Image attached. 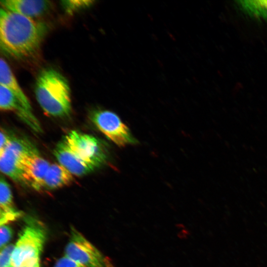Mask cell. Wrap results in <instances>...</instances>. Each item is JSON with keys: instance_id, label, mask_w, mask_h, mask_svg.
Listing matches in <instances>:
<instances>
[{"instance_id": "obj_1", "label": "cell", "mask_w": 267, "mask_h": 267, "mask_svg": "<svg viewBox=\"0 0 267 267\" xmlns=\"http://www.w3.org/2000/svg\"><path fill=\"white\" fill-rule=\"evenodd\" d=\"M47 25L3 7L0 10V45L6 54L15 58L32 56L39 49Z\"/></svg>"}, {"instance_id": "obj_2", "label": "cell", "mask_w": 267, "mask_h": 267, "mask_svg": "<svg viewBox=\"0 0 267 267\" xmlns=\"http://www.w3.org/2000/svg\"><path fill=\"white\" fill-rule=\"evenodd\" d=\"M37 100L47 114L64 117L71 111V90L67 79L52 68L43 69L35 83Z\"/></svg>"}, {"instance_id": "obj_3", "label": "cell", "mask_w": 267, "mask_h": 267, "mask_svg": "<svg viewBox=\"0 0 267 267\" xmlns=\"http://www.w3.org/2000/svg\"><path fill=\"white\" fill-rule=\"evenodd\" d=\"M46 238L44 225L28 219L19 234L11 260V267H41L40 255Z\"/></svg>"}, {"instance_id": "obj_4", "label": "cell", "mask_w": 267, "mask_h": 267, "mask_svg": "<svg viewBox=\"0 0 267 267\" xmlns=\"http://www.w3.org/2000/svg\"><path fill=\"white\" fill-rule=\"evenodd\" d=\"M39 153L28 139L13 136L0 152V169L2 173L17 182H22L23 162L29 155Z\"/></svg>"}, {"instance_id": "obj_5", "label": "cell", "mask_w": 267, "mask_h": 267, "mask_svg": "<svg viewBox=\"0 0 267 267\" xmlns=\"http://www.w3.org/2000/svg\"><path fill=\"white\" fill-rule=\"evenodd\" d=\"M70 237L65 256L86 267H113L110 260L73 227Z\"/></svg>"}, {"instance_id": "obj_6", "label": "cell", "mask_w": 267, "mask_h": 267, "mask_svg": "<svg viewBox=\"0 0 267 267\" xmlns=\"http://www.w3.org/2000/svg\"><path fill=\"white\" fill-rule=\"evenodd\" d=\"M63 139L80 158L95 168L106 162L107 158L106 147L94 136L72 131Z\"/></svg>"}, {"instance_id": "obj_7", "label": "cell", "mask_w": 267, "mask_h": 267, "mask_svg": "<svg viewBox=\"0 0 267 267\" xmlns=\"http://www.w3.org/2000/svg\"><path fill=\"white\" fill-rule=\"evenodd\" d=\"M90 119L102 134L117 145L125 146L135 142L128 127L115 113L96 109L91 111Z\"/></svg>"}, {"instance_id": "obj_8", "label": "cell", "mask_w": 267, "mask_h": 267, "mask_svg": "<svg viewBox=\"0 0 267 267\" xmlns=\"http://www.w3.org/2000/svg\"><path fill=\"white\" fill-rule=\"evenodd\" d=\"M0 108L1 110L15 112L33 131L37 133L42 132L40 123L33 112L28 110L14 93L2 85H0Z\"/></svg>"}, {"instance_id": "obj_9", "label": "cell", "mask_w": 267, "mask_h": 267, "mask_svg": "<svg viewBox=\"0 0 267 267\" xmlns=\"http://www.w3.org/2000/svg\"><path fill=\"white\" fill-rule=\"evenodd\" d=\"M50 164L39 153L26 157L23 162L22 182L36 190L43 188L45 176Z\"/></svg>"}, {"instance_id": "obj_10", "label": "cell", "mask_w": 267, "mask_h": 267, "mask_svg": "<svg viewBox=\"0 0 267 267\" xmlns=\"http://www.w3.org/2000/svg\"><path fill=\"white\" fill-rule=\"evenodd\" d=\"M53 154L59 164L73 175L82 176L93 171L95 167L80 158L63 139L53 150Z\"/></svg>"}, {"instance_id": "obj_11", "label": "cell", "mask_w": 267, "mask_h": 267, "mask_svg": "<svg viewBox=\"0 0 267 267\" xmlns=\"http://www.w3.org/2000/svg\"><path fill=\"white\" fill-rule=\"evenodd\" d=\"M0 2L2 7L31 18L44 15L52 5L48 0H1Z\"/></svg>"}, {"instance_id": "obj_12", "label": "cell", "mask_w": 267, "mask_h": 267, "mask_svg": "<svg viewBox=\"0 0 267 267\" xmlns=\"http://www.w3.org/2000/svg\"><path fill=\"white\" fill-rule=\"evenodd\" d=\"M0 85L8 88L28 110L33 112L28 98L21 88L9 66L2 58L0 60Z\"/></svg>"}, {"instance_id": "obj_13", "label": "cell", "mask_w": 267, "mask_h": 267, "mask_svg": "<svg viewBox=\"0 0 267 267\" xmlns=\"http://www.w3.org/2000/svg\"><path fill=\"white\" fill-rule=\"evenodd\" d=\"M73 180V175L58 164L50 165L43 182V188L52 190L68 185Z\"/></svg>"}, {"instance_id": "obj_14", "label": "cell", "mask_w": 267, "mask_h": 267, "mask_svg": "<svg viewBox=\"0 0 267 267\" xmlns=\"http://www.w3.org/2000/svg\"><path fill=\"white\" fill-rule=\"evenodd\" d=\"M240 7L248 14L267 20V0L238 1Z\"/></svg>"}, {"instance_id": "obj_15", "label": "cell", "mask_w": 267, "mask_h": 267, "mask_svg": "<svg viewBox=\"0 0 267 267\" xmlns=\"http://www.w3.org/2000/svg\"><path fill=\"white\" fill-rule=\"evenodd\" d=\"M0 212L15 213L19 211L14 206L9 184L2 177L0 180Z\"/></svg>"}, {"instance_id": "obj_16", "label": "cell", "mask_w": 267, "mask_h": 267, "mask_svg": "<svg viewBox=\"0 0 267 267\" xmlns=\"http://www.w3.org/2000/svg\"><path fill=\"white\" fill-rule=\"evenodd\" d=\"M93 2L92 0H64L62 1V4L68 13L72 14L90 6Z\"/></svg>"}, {"instance_id": "obj_17", "label": "cell", "mask_w": 267, "mask_h": 267, "mask_svg": "<svg viewBox=\"0 0 267 267\" xmlns=\"http://www.w3.org/2000/svg\"><path fill=\"white\" fill-rule=\"evenodd\" d=\"M15 245L9 244L1 249L0 267H11V260Z\"/></svg>"}, {"instance_id": "obj_18", "label": "cell", "mask_w": 267, "mask_h": 267, "mask_svg": "<svg viewBox=\"0 0 267 267\" xmlns=\"http://www.w3.org/2000/svg\"><path fill=\"white\" fill-rule=\"evenodd\" d=\"M12 230L10 226L5 224L0 225V249H2L3 247L7 245L6 244L12 237Z\"/></svg>"}, {"instance_id": "obj_19", "label": "cell", "mask_w": 267, "mask_h": 267, "mask_svg": "<svg viewBox=\"0 0 267 267\" xmlns=\"http://www.w3.org/2000/svg\"><path fill=\"white\" fill-rule=\"evenodd\" d=\"M53 267H86L65 256L60 258Z\"/></svg>"}, {"instance_id": "obj_20", "label": "cell", "mask_w": 267, "mask_h": 267, "mask_svg": "<svg viewBox=\"0 0 267 267\" xmlns=\"http://www.w3.org/2000/svg\"><path fill=\"white\" fill-rule=\"evenodd\" d=\"M12 136L9 135L5 131L0 130V152H1L8 145Z\"/></svg>"}]
</instances>
